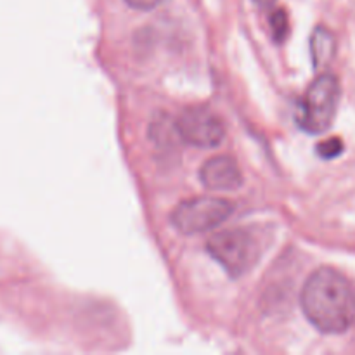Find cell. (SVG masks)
I'll return each instance as SVG.
<instances>
[{"instance_id":"1","label":"cell","mask_w":355,"mask_h":355,"mask_svg":"<svg viewBox=\"0 0 355 355\" xmlns=\"http://www.w3.org/2000/svg\"><path fill=\"white\" fill-rule=\"evenodd\" d=\"M304 314L319 331L340 335L355 324V290L338 270H315L302 290Z\"/></svg>"},{"instance_id":"2","label":"cell","mask_w":355,"mask_h":355,"mask_svg":"<svg viewBox=\"0 0 355 355\" xmlns=\"http://www.w3.org/2000/svg\"><path fill=\"white\" fill-rule=\"evenodd\" d=\"M340 83L335 75H321L312 82L298 107V123L307 134H322L335 120Z\"/></svg>"},{"instance_id":"3","label":"cell","mask_w":355,"mask_h":355,"mask_svg":"<svg viewBox=\"0 0 355 355\" xmlns=\"http://www.w3.org/2000/svg\"><path fill=\"white\" fill-rule=\"evenodd\" d=\"M208 252L227 270L229 276L239 277L255 266L259 259V243L243 229L222 231L211 236Z\"/></svg>"},{"instance_id":"4","label":"cell","mask_w":355,"mask_h":355,"mask_svg":"<svg viewBox=\"0 0 355 355\" xmlns=\"http://www.w3.org/2000/svg\"><path fill=\"white\" fill-rule=\"evenodd\" d=\"M232 214V205L218 198L200 196L180 203L172 214V224L182 234H200L218 227Z\"/></svg>"},{"instance_id":"5","label":"cell","mask_w":355,"mask_h":355,"mask_svg":"<svg viewBox=\"0 0 355 355\" xmlns=\"http://www.w3.org/2000/svg\"><path fill=\"white\" fill-rule=\"evenodd\" d=\"M175 130L196 148H217L225 137V128L217 114L207 107H189L179 116Z\"/></svg>"},{"instance_id":"6","label":"cell","mask_w":355,"mask_h":355,"mask_svg":"<svg viewBox=\"0 0 355 355\" xmlns=\"http://www.w3.org/2000/svg\"><path fill=\"white\" fill-rule=\"evenodd\" d=\"M200 179L208 189L232 191L243 184L241 170L234 158L224 155L208 159L200 170Z\"/></svg>"},{"instance_id":"7","label":"cell","mask_w":355,"mask_h":355,"mask_svg":"<svg viewBox=\"0 0 355 355\" xmlns=\"http://www.w3.org/2000/svg\"><path fill=\"white\" fill-rule=\"evenodd\" d=\"M333 52H335V38L324 28H318L312 37V58H314V64L321 66L331 59Z\"/></svg>"},{"instance_id":"8","label":"cell","mask_w":355,"mask_h":355,"mask_svg":"<svg viewBox=\"0 0 355 355\" xmlns=\"http://www.w3.org/2000/svg\"><path fill=\"white\" fill-rule=\"evenodd\" d=\"M318 151L321 158L331 159V158H336V156L343 151V144L340 139L333 137V139H328V141H324L322 144H319Z\"/></svg>"},{"instance_id":"9","label":"cell","mask_w":355,"mask_h":355,"mask_svg":"<svg viewBox=\"0 0 355 355\" xmlns=\"http://www.w3.org/2000/svg\"><path fill=\"white\" fill-rule=\"evenodd\" d=\"M270 26H272L274 37H276L277 42H281L284 38L288 31V21H286V14L283 10H276V12L270 16Z\"/></svg>"},{"instance_id":"10","label":"cell","mask_w":355,"mask_h":355,"mask_svg":"<svg viewBox=\"0 0 355 355\" xmlns=\"http://www.w3.org/2000/svg\"><path fill=\"white\" fill-rule=\"evenodd\" d=\"M163 0H127L128 6H132L134 9H141V10H151L155 9L156 6H159Z\"/></svg>"},{"instance_id":"11","label":"cell","mask_w":355,"mask_h":355,"mask_svg":"<svg viewBox=\"0 0 355 355\" xmlns=\"http://www.w3.org/2000/svg\"><path fill=\"white\" fill-rule=\"evenodd\" d=\"M253 2H255L259 7H262V9H270L277 0H253Z\"/></svg>"}]
</instances>
